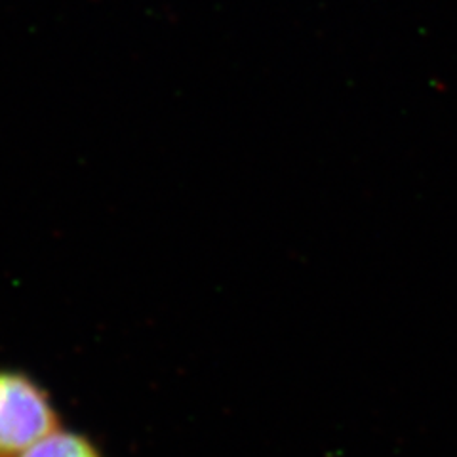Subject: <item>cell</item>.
<instances>
[{"label": "cell", "mask_w": 457, "mask_h": 457, "mask_svg": "<svg viewBox=\"0 0 457 457\" xmlns=\"http://www.w3.org/2000/svg\"><path fill=\"white\" fill-rule=\"evenodd\" d=\"M21 457H104V453L88 436L57 428L37 442L33 448H29Z\"/></svg>", "instance_id": "7a4b0ae2"}, {"label": "cell", "mask_w": 457, "mask_h": 457, "mask_svg": "<svg viewBox=\"0 0 457 457\" xmlns=\"http://www.w3.org/2000/svg\"><path fill=\"white\" fill-rule=\"evenodd\" d=\"M57 428L48 391L20 370H0V457H21Z\"/></svg>", "instance_id": "6da1fadb"}]
</instances>
